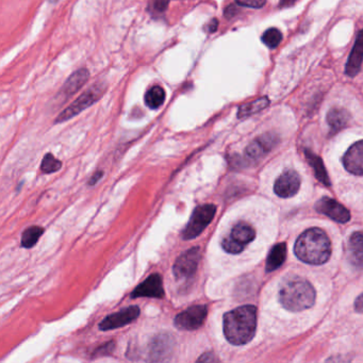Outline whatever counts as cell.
I'll list each match as a JSON object with an SVG mask.
<instances>
[{
	"instance_id": "6da1fadb",
	"label": "cell",
	"mask_w": 363,
	"mask_h": 363,
	"mask_svg": "<svg viewBox=\"0 0 363 363\" xmlns=\"http://www.w3.org/2000/svg\"><path fill=\"white\" fill-rule=\"evenodd\" d=\"M257 328V309L255 306H242L224 314L223 330L227 341L233 345L250 343Z\"/></svg>"
},
{
	"instance_id": "7a4b0ae2",
	"label": "cell",
	"mask_w": 363,
	"mask_h": 363,
	"mask_svg": "<svg viewBox=\"0 0 363 363\" xmlns=\"http://www.w3.org/2000/svg\"><path fill=\"white\" fill-rule=\"evenodd\" d=\"M294 252L299 260L307 264H324L330 258V240L322 229H308L297 239Z\"/></svg>"
},
{
	"instance_id": "3957f363",
	"label": "cell",
	"mask_w": 363,
	"mask_h": 363,
	"mask_svg": "<svg viewBox=\"0 0 363 363\" xmlns=\"http://www.w3.org/2000/svg\"><path fill=\"white\" fill-rule=\"evenodd\" d=\"M315 290L305 278L294 276L282 282L279 289V301L284 309L292 312L309 309L315 301Z\"/></svg>"
},
{
	"instance_id": "277c9868",
	"label": "cell",
	"mask_w": 363,
	"mask_h": 363,
	"mask_svg": "<svg viewBox=\"0 0 363 363\" xmlns=\"http://www.w3.org/2000/svg\"><path fill=\"white\" fill-rule=\"evenodd\" d=\"M105 91L106 86L103 84H93L79 99H76L62 113L59 114L58 118H56V124L67 122V121L71 120L72 118L79 114L80 112L84 111L86 108L94 105L97 101L101 99Z\"/></svg>"
},
{
	"instance_id": "5b68a950",
	"label": "cell",
	"mask_w": 363,
	"mask_h": 363,
	"mask_svg": "<svg viewBox=\"0 0 363 363\" xmlns=\"http://www.w3.org/2000/svg\"><path fill=\"white\" fill-rule=\"evenodd\" d=\"M216 207L212 203H206V205L199 206L193 211L192 216L189 220L184 230L182 231V239L192 240L199 237L206 227L212 222L214 216H216Z\"/></svg>"
},
{
	"instance_id": "8992f818",
	"label": "cell",
	"mask_w": 363,
	"mask_h": 363,
	"mask_svg": "<svg viewBox=\"0 0 363 363\" xmlns=\"http://www.w3.org/2000/svg\"><path fill=\"white\" fill-rule=\"evenodd\" d=\"M256 233L252 226L246 223H239L233 227L230 235L223 240L222 247L229 254H240L247 244L254 241Z\"/></svg>"
},
{
	"instance_id": "52a82bcc",
	"label": "cell",
	"mask_w": 363,
	"mask_h": 363,
	"mask_svg": "<svg viewBox=\"0 0 363 363\" xmlns=\"http://www.w3.org/2000/svg\"><path fill=\"white\" fill-rule=\"evenodd\" d=\"M201 261V250L199 247L191 248L184 252L174 264L173 272L177 280L191 279L199 269Z\"/></svg>"
},
{
	"instance_id": "ba28073f",
	"label": "cell",
	"mask_w": 363,
	"mask_h": 363,
	"mask_svg": "<svg viewBox=\"0 0 363 363\" xmlns=\"http://www.w3.org/2000/svg\"><path fill=\"white\" fill-rule=\"evenodd\" d=\"M207 306H192L186 311L178 314L174 320V324L180 330H195L203 324L207 318Z\"/></svg>"
},
{
	"instance_id": "9c48e42d",
	"label": "cell",
	"mask_w": 363,
	"mask_h": 363,
	"mask_svg": "<svg viewBox=\"0 0 363 363\" xmlns=\"http://www.w3.org/2000/svg\"><path fill=\"white\" fill-rule=\"evenodd\" d=\"M140 315V308L138 306L125 308L116 313L107 316L105 320L99 323V329L103 331L112 330V329L121 328L130 324L137 320Z\"/></svg>"
},
{
	"instance_id": "30bf717a",
	"label": "cell",
	"mask_w": 363,
	"mask_h": 363,
	"mask_svg": "<svg viewBox=\"0 0 363 363\" xmlns=\"http://www.w3.org/2000/svg\"><path fill=\"white\" fill-rule=\"evenodd\" d=\"M315 209L318 213L324 214L335 222L341 223V224H345L350 220V211L341 203L329 197L320 199L316 203Z\"/></svg>"
},
{
	"instance_id": "8fae6325",
	"label": "cell",
	"mask_w": 363,
	"mask_h": 363,
	"mask_svg": "<svg viewBox=\"0 0 363 363\" xmlns=\"http://www.w3.org/2000/svg\"><path fill=\"white\" fill-rule=\"evenodd\" d=\"M301 186V178L294 171H286L276 180L274 191L276 195L282 199L294 196Z\"/></svg>"
},
{
	"instance_id": "7c38bea8",
	"label": "cell",
	"mask_w": 363,
	"mask_h": 363,
	"mask_svg": "<svg viewBox=\"0 0 363 363\" xmlns=\"http://www.w3.org/2000/svg\"><path fill=\"white\" fill-rule=\"evenodd\" d=\"M163 296H164V289H163L162 277L159 274L150 275L131 293L133 298H138V297L162 298Z\"/></svg>"
},
{
	"instance_id": "4fadbf2b",
	"label": "cell",
	"mask_w": 363,
	"mask_h": 363,
	"mask_svg": "<svg viewBox=\"0 0 363 363\" xmlns=\"http://www.w3.org/2000/svg\"><path fill=\"white\" fill-rule=\"evenodd\" d=\"M173 340L169 335H159L150 342L148 348V358L152 363L163 362L172 352Z\"/></svg>"
},
{
	"instance_id": "5bb4252c",
	"label": "cell",
	"mask_w": 363,
	"mask_h": 363,
	"mask_svg": "<svg viewBox=\"0 0 363 363\" xmlns=\"http://www.w3.org/2000/svg\"><path fill=\"white\" fill-rule=\"evenodd\" d=\"M346 171L354 175L361 176L363 172V145L362 141L357 142L350 146L343 158Z\"/></svg>"
},
{
	"instance_id": "9a60e30c",
	"label": "cell",
	"mask_w": 363,
	"mask_h": 363,
	"mask_svg": "<svg viewBox=\"0 0 363 363\" xmlns=\"http://www.w3.org/2000/svg\"><path fill=\"white\" fill-rule=\"evenodd\" d=\"M363 55V42L362 33H359L357 35L356 43L352 48L348 58L347 65L345 67V74L350 77H354L360 72L361 65H362Z\"/></svg>"
},
{
	"instance_id": "2e32d148",
	"label": "cell",
	"mask_w": 363,
	"mask_h": 363,
	"mask_svg": "<svg viewBox=\"0 0 363 363\" xmlns=\"http://www.w3.org/2000/svg\"><path fill=\"white\" fill-rule=\"evenodd\" d=\"M89 77H90V73L86 69H82L72 74L61 90V94L67 97L76 94L88 82Z\"/></svg>"
},
{
	"instance_id": "e0dca14e",
	"label": "cell",
	"mask_w": 363,
	"mask_h": 363,
	"mask_svg": "<svg viewBox=\"0 0 363 363\" xmlns=\"http://www.w3.org/2000/svg\"><path fill=\"white\" fill-rule=\"evenodd\" d=\"M286 258V244L278 243L273 246L269 256L267 259V264H265V269L267 272H273L275 269H279Z\"/></svg>"
},
{
	"instance_id": "ac0fdd59",
	"label": "cell",
	"mask_w": 363,
	"mask_h": 363,
	"mask_svg": "<svg viewBox=\"0 0 363 363\" xmlns=\"http://www.w3.org/2000/svg\"><path fill=\"white\" fill-rule=\"evenodd\" d=\"M350 120V114L341 108H333L327 114V123L330 126L333 133H337L347 126Z\"/></svg>"
},
{
	"instance_id": "d6986e66",
	"label": "cell",
	"mask_w": 363,
	"mask_h": 363,
	"mask_svg": "<svg viewBox=\"0 0 363 363\" xmlns=\"http://www.w3.org/2000/svg\"><path fill=\"white\" fill-rule=\"evenodd\" d=\"M275 143L276 142L274 141L273 137H265V135H263L260 139L252 142L248 146L246 152H247V156L250 157V158L259 159L263 154L271 150Z\"/></svg>"
},
{
	"instance_id": "ffe728a7",
	"label": "cell",
	"mask_w": 363,
	"mask_h": 363,
	"mask_svg": "<svg viewBox=\"0 0 363 363\" xmlns=\"http://www.w3.org/2000/svg\"><path fill=\"white\" fill-rule=\"evenodd\" d=\"M350 260L357 269L362 267L363 239L360 231L354 233L350 240Z\"/></svg>"
},
{
	"instance_id": "44dd1931",
	"label": "cell",
	"mask_w": 363,
	"mask_h": 363,
	"mask_svg": "<svg viewBox=\"0 0 363 363\" xmlns=\"http://www.w3.org/2000/svg\"><path fill=\"white\" fill-rule=\"evenodd\" d=\"M305 155L310 167L314 169L316 178H318L323 184H325V186H330V180H329L328 174H327L322 159L307 150H305Z\"/></svg>"
},
{
	"instance_id": "7402d4cb",
	"label": "cell",
	"mask_w": 363,
	"mask_h": 363,
	"mask_svg": "<svg viewBox=\"0 0 363 363\" xmlns=\"http://www.w3.org/2000/svg\"><path fill=\"white\" fill-rule=\"evenodd\" d=\"M269 105V101L267 97H262V99H257V101H250V103L242 105L241 107L239 108L238 118H247V116H252V114L257 113V112L265 109Z\"/></svg>"
},
{
	"instance_id": "603a6c76",
	"label": "cell",
	"mask_w": 363,
	"mask_h": 363,
	"mask_svg": "<svg viewBox=\"0 0 363 363\" xmlns=\"http://www.w3.org/2000/svg\"><path fill=\"white\" fill-rule=\"evenodd\" d=\"M165 101V91L160 86H152L145 95V104L150 109H159Z\"/></svg>"
},
{
	"instance_id": "cb8c5ba5",
	"label": "cell",
	"mask_w": 363,
	"mask_h": 363,
	"mask_svg": "<svg viewBox=\"0 0 363 363\" xmlns=\"http://www.w3.org/2000/svg\"><path fill=\"white\" fill-rule=\"evenodd\" d=\"M44 233V229L40 226H31L27 228L22 235V246L25 248H33Z\"/></svg>"
},
{
	"instance_id": "d4e9b609",
	"label": "cell",
	"mask_w": 363,
	"mask_h": 363,
	"mask_svg": "<svg viewBox=\"0 0 363 363\" xmlns=\"http://www.w3.org/2000/svg\"><path fill=\"white\" fill-rule=\"evenodd\" d=\"M62 167V162L52 154H48L42 160L41 171L44 174L56 173Z\"/></svg>"
},
{
	"instance_id": "484cf974",
	"label": "cell",
	"mask_w": 363,
	"mask_h": 363,
	"mask_svg": "<svg viewBox=\"0 0 363 363\" xmlns=\"http://www.w3.org/2000/svg\"><path fill=\"white\" fill-rule=\"evenodd\" d=\"M282 41V35L278 29L271 28L262 35V42L269 48H276Z\"/></svg>"
},
{
	"instance_id": "4316f807",
	"label": "cell",
	"mask_w": 363,
	"mask_h": 363,
	"mask_svg": "<svg viewBox=\"0 0 363 363\" xmlns=\"http://www.w3.org/2000/svg\"><path fill=\"white\" fill-rule=\"evenodd\" d=\"M114 348H116V343L114 342H108V343L104 344V345L99 346L96 350H95L93 356L94 357H103L111 354L113 352Z\"/></svg>"
},
{
	"instance_id": "83f0119b",
	"label": "cell",
	"mask_w": 363,
	"mask_h": 363,
	"mask_svg": "<svg viewBox=\"0 0 363 363\" xmlns=\"http://www.w3.org/2000/svg\"><path fill=\"white\" fill-rule=\"evenodd\" d=\"M196 363H220V360L213 352H206L203 356L199 357Z\"/></svg>"
},
{
	"instance_id": "f1b7e54d",
	"label": "cell",
	"mask_w": 363,
	"mask_h": 363,
	"mask_svg": "<svg viewBox=\"0 0 363 363\" xmlns=\"http://www.w3.org/2000/svg\"><path fill=\"white\" fill-rule=\"evenodd\" d=\"M265 1H258V0H254V1H237V6H241V7H250V8H262L265 5Z\"/></svg>"
},
{
	"instance_id": "f546056e",
	"label": "cell",
	"mask_w": 363,
	"mask_h": 363,
	"mask_svg": "<svg viewBox=\"0 0 363 363\" xmlns=\"http://www.w3.org/2000/svg\"><path fill=\"white\" fill-rule=\"evenodd\" d=\"M154 6V9L156 10V11L163 12L169 7V3H167V1H159V3H155Z\"/></svg>"
},
{
	"instance_id": "4dcf8cb0",
	"label": "cell",
	"mask_w": 363,
	"mask_h": 363,
	"mask_svg": "<svg viewBox=\"0 0 363 363\" xmlns=\"http://www.w3.org/2000/svg\"><path fill=\"white\" fill-rule=\"evenodd\" d=\"M237 13V10H235V5L229 6L228 8H226V11H225V16L228 18H233V16H235Z\"/></svg>"
},
{
	"instance_id": "1f68e13d",
	"label": "cell",
	"mask_w": 363,
	"mask_h": 363,
	"mask_svg": "<svg viewBox=\"0 0 363 363\" xmlns=\"http://www.w3.org/2000/svg\"><path fill=\"white\" fill-rule=\"evenodd\" d=\"M104 173L101 171L96 172V173L94 174V175L92 176V178H91L90 182H89V184L90 186H93V184H97L99 182V180L101 179V177H103Z\"/></svg>"
},
{
	"instance_id": "d6a6232c",
	"label": "cell",
	"mask_w": 363,
	"mask_h": 363,
	"mask_svg": "<svg viewBox=\"0 0 363 363\" xmlns=\"http://www.w3.org/2000/svg\"><path fill=\"white\" fill-rule=\"evenodd\" d=\"M354 309H356L357 312H359V313L362 312V294L357 297L356 301H354Z\"/></svg>"
},
{
	"instance_id": "836d02e7",
	"label": "cell",
	"mask_w": 363,
	"mask_h": 363,
	"mask_svg": "<svg viewBox=\"0 0 363 363\" xmlns=\"http://www.w3.org/2000/svg\"><path fill=\"white\" fill-rule=\"evenodd\" d=\"M218 21L216 20V18H213V20L210 22V24L208 25V31H209L210 33H214V31H216V29H218Z\"/></svg>"
}]
</instances>
